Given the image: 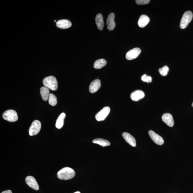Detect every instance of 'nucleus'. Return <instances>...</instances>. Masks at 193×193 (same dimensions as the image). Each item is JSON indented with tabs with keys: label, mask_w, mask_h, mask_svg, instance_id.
Masks as SVG:
<instances>
[{
	"label": "nucleus",
	"mask_w": 193,
	"mask_h": 193,
	"mask_svg": "<svg viewBox=\"0 0 193 193\" xmlns=\"http://www.w3.org/2000/svg\"><path fill=\"white\" fill-rule=\"evenodd\" d=\"M75 172L72 168L66 167L61 169L57 173V177L59 179L68 180L72 179L75 176Z\"/></svg>",
	"instance_id": "f257e3e1"
},
{
	"label": "nucleus",
	"mask_w": 193,
	"mask_h": 193,
	"mask_svg": "<svg viewBox=\"0 0 193 193\" xmlns=\"http://www.w3.org/2000/svg\"><path fill=\"white\" fill-rule=\"evenodd\" d=\"M44 86L52 91H55L58 88V82L54 76H50L44 78L43 81Z\"/></svg>",
	"instance_id": "f03ea898"
},
{
	"label": "nucleus",
	"mask_w": 193,
	"mask_h": 193,
	"mask_svg": "<svg viewBox=\"0 0 193 193\" xmlns=\"http://www.w3.org/2000/svg\"><path fill=\"white\" fill-rule=\"evenodd\" d=\"M193 18V14L190 11H186L183 15L180 23V28L184 29L187 27L188 24L191 21Z\"/></svg>",
	"instance_id": "7ed1b4c3"
},
{
	"label": "nucleus",
	"mask_w": 193,
	"mask_h": 193,
	"mask_svg": "<svg viewBox=\"0 0 193 193\" xmlns=\"http://www.w3.org/2000/svg\"><path fill=\"white\" fill-rule=\"evenodd\" d=\"M3 118L5 120L10 122H14L18 120L17 112L14 110H9L5 111L2 115Z\"/></svg>",
	"instance_id": "20e7f679"
},
{
	"label": "nucleus",
	"mask_w": 193,
	"mask_h": 193,
	"mask_svg": "<svg viewBox=\"0 0 193 193\" xmlns=\"http://www.w3.org/2000/svg\"><path fill=\"white\" fill-rule=\"evenodd\" d=\"M41 128V124L40 121L36 120L32 123L30 127L29 132L30 136L37 135L40 132Z\"/></svg>",
	"instance_id": "39448f33"
},
{
	"label": "nucleus",
	"mask_w": 193,
	"mask_h": 193,
	"mask_svg": "<svg viewBox=\"0 0 193 193\" xmlns=\"http://www.w3.org/2000/svg\"><path fill=\"white\" fill-rule=\"evenodd\" d=\"M110 112L109 107H105L96 114L95 118L98 121H102L105 120Z\"/></svg>",
	"instance_id": "423d86ee"
},
{
	"label": "nucleus",
	"mask_w": 193,
	"mask_h": 193,
	"mask_svg": "<svg viewBox=\"0 0 193 193\" xmlns=\"http://www.w3.org/2000/svg\"><path fill=\"white\" fill-rule=\"evenodd\" d=\"M141 53V49L139 48H135L132 49L127 52L126 57L128 60H132L137 58Z\"/></svg>",
	"instance_id": "0eeeda50"
},
{
	"label": "nucleus",
	"mask_w": 193,
	"mask_h": 193,
	"mask_svg": "<svg viewBox=\"0 0 193 193\" xmlns=\"http://www.w3.org/2000/svg\"><path fill=\"white\" fill-rule=\"evenodd\" d=\"M26 182L30 188L35 190H39V185L35 178L32 176H28L26 178Z\"/></svg>",
	"instance_id": "6e6552de"
},
{
	"label": "nucleus",
	"mask_w": 193,
	"mask_h": 193,
	"mask_svg": "<svg viewBox=\"0 0 193 193\" xmlns=\"http://www.w3.org/2000/svg\"><path fill=\"white\" fill-rule=\"evenodd\" d=\"M150 137L156 144L160 145H163L164 140L163 138L153 131L150 130L149 132Z\"/></svg>",
	"instance_id": "1a4fd4ad"
},
{
	"label": "nucleus",
	"mask_w": 193,
	"mask_h": 193,
	"mask_svg": "<svg viewBox=\"0 0 193 193\" xmlns=\"http://www.w3.org/2000/svg\"><path fill=\"white\" fill-rule=\"evenodd\" d=\"M115 15L114 13H111L109 15L107 20V25L109 31L113 30L115 27L116 24L114 22Z\"/></svg>",
	"instance_id": "9d476101"
},
{
	"label": "nucleus",
	"mask_w": 193,
	"mask_h": 193,
	"mask_svg": "<svg viewBox=\"0 0 193 193\" xmlns=\"http://www.w3.org/2000/svg\"><path fill=\"white\" fill-rule=\"evenodd\" d=\"M145 96L144 92L140 90H135L131 94V98L133 101H138Z\"/></svg>",
	"instance_id": "9b49d317"
},
{
	"label": "nucleus",
	"mask_w": 193,
	"mask_h": 193,
	"mask_svg": "<svg viewBox=\"0 0 193 193\" xmlns=\"http://www.w3.org/2000/svg\"><path fill=\"white\" fill-rule=\"evenodd\" d=\"M122 136L125 140L126 141L127 143L129 145L133 147L136 146V141L134 137L131 135L130 133L127 132H124L123 133Z\"/></svg>",
	"instance_id": "f8f14e48"
},
{
	"label": "nucleus",
	"mask_w": 193,
	"mask_h": 193,
	"mask_svg": "<svg viewBox=\"0 0 193 193\" xmlns=\"http://www.w3.org/2000/svg\"><path fill=\"white\" fill-rule=\"evenodd\" d=\"M101 86V83L99 79H96L92 81L90 84L89 91L91 93H93L97 91Z\"/></svg>",
	"instance_id": "ddd939ff"
},
{
	"label": "nucleus",
	"mask_w": 193,
	"mask_h": 193,
	"mask_svg": "<svg viewBox=\"0 0 193 193\" xmlns=\"http://www.w3.org/2000/svg\"><path fill=\"white\" fill-rule=\"evenodd\" d=\"M163 121L170 127H173L174 125V121L173 117L171 114L169 113L164 114L162 117Z\"/></svg>",
	"instance_id": "4468645a"
},
{
	"label": "nucleus",
	"mask_w": 193,
	"mask_h": 193,
	"mask_svg": "<svg viewBox=\"0 0 193 193\" xmlns=\"http://www.w3.org/2000/svg\"><path fill=\"white\" fill-rule=\"evenodd\" d=\"M56 26L59 28L66 29L71 27L72 26V23L68 20L61 19L57 22Z\"/></svg>",
	"instance_id": "2eb2a0df"
},
{
	"label": "nucleus",
	"mask_w": 193,
	"mask_h": 193,
	"mask_svg": "<svg viewBox=\"0 0 193 193\" xmlns=\"http://www.w3.org/2000/svg\"><path fill=\"white\" fill-rule=\"evenodd\" d=\"M149 18L147 16L141 15L138 20V25L141 28L144 27L149 23Z\"/></svg>",
	"instance_id": "dca6fc26"
},
{
	"label": "nucleus",
	"mask_w": 193,
	"mask_h": 193,
	"mask_svg": "<svg viewBox=\"0 0 193 193\" xmlns=\"http://www.w3.org/2000/svg\"><path fill=\"white\" fill-rule=\"evenodd\" d=\"M95 20L96 26L98 29L100 30L103 29L104 22L102 14L100 13L98 14L96 16Z\"/></svg>",
	"instance_id": "f3484780"
},
{
	"label": "nucleus",
	"mask_w": 193,
	"mask_h": 193,
	"mask_svg": "<svg viewBox=\"0 0 193 193\" xmlns=\"http://www.w3.org/2000/svg\"><path fill=\"white\" fill-rule=\"evenodd\" d=\"M40 93L44 101H46L48 100L50 94V89L46 87H43L40 88Z\"/></svg>",
	"instance_id": "a211bd4d"
},
{
	"label": "nucleus",
	"mask_w": 193,
	"mask_h": 193,
	"mask_svg": "<svg viewBox=\"0 0 193 193\" xmlns=\"http://www.w3.org/2000/svg\"><path fill=\"white\" fill-rule=\"evenodd\" d=\"M65 114L64 113H62L58 116L57 119L55 126L58 129H61L62 128L64 125V121L65 118Z\"/></svg>",
	"instance_id": "6ab92c4d"
},
{
	"label": "nucleus",
	"mask_w": 193,
	"mask_h": 193,
	"mask_svg": "<svg viewBox=\"0 0 193 193\" xmlns=\"http://www.w3.org/2000/svg\"><path fill=\"white\" fill-rule=\"evenodd\" d=\"M106 64L107 61L105 59H100L95 61L93 66L95 69H100L105 66Z\"/></svg>",
	"instance_id": "aec40b11"
},
{
	"label": "nucleus",
	"mask_w": 193,
	"mask_h": 193,
	"mask_svg": "<svg viewBox=\"0 0 193 193\" xmlns=\"http://www.w3.org/2000/svg\"><path fill=\"white\" fill-rule=\"evenodd\" d=\"M93 142L103 147L109 146L110 145L109 142L102 139L98 138L94 139L93 141Z\"/></svg>",
	"instance_id": "412c9836"
},
{
	"label": "nucleus",
	"mask_w": 193,
	"mask_h": 193,
	"mask_svg": "<svg viewBox=\"0 0 193 193\" xmlns=\"http://www.w3.org/2000/svg\"><path fill=\"white\" fill-rule=\"evenodd\" d=\"M49 104L51 106H55L57 103V98L54 94L50 93L48 98Z\"/></svg>",
	"instance_id": "4be33fe9"
},
{
	"label": "nucleus",
	"mask_w": 193,
	"mask_h": 193,
	"mask_svg": "<svg viewBox=\"0 0 193 193\" xmlns=\"http://www.w3.org/2000/svg\"><path fill=\"white\" fill-rule=\"evenodd\" d=\"M169 70V68L167 65H165L162 68H160L159 71L161 75L165 76L167 75Z\"/></svg>",
	"instance_id": "5701e85b"
},
{
	"label": "nucleus",
	"mask_w": 193,
	"mask_h": 193,
	"mask_svg": "<svg viewBox=\"0 0 193 193\" xmlns=\"http://www.w3.org/2000/svg\"><path fill=\"white\" fill-rule=\"evenodd\" d=\"M142 81L147 83L151 82L152 81V77L150 76L147 75L146 74L143 75L141 77Z\"/></svg>",
	"instance_id": "b1692460"
},
{
	"label": "nucleus",
	"mask_w": 193,
	"mask_h": 193,
	"mask_svg": "<svg viewBox=\"0 0 193 193\" xmlns=\"http://www.w3.org/2000/svg\"><path fill=\"white\" fill-rule=\"evenodd\" d=\"M149 0H136L135 1L136 3L138 5H145L149 4L150 2Z\"/></svg>",
	"instance_id": "393cba45"
},
{
	"label": "nucleus",
	"mask_w": 193,
	"mask_h": 193,
	"mask_svg": "<svg viewBox=\"0 0 193 193\" xmlns=\"http://www.w3.org/2000/svg\"><path fill=\"white\" fill-rule=\"evenodd\" d=\"M1 193H12V191L10 190H8L5 191H4L2 192Z\"/></svg>",
	"instance_id": "a878e982"
},
{
	"label": "nucleus",
	"mask_w": 193,
	"mask_h": 193,
	"mask_svg": "<svg viewBox=\"0 0 193 193\" xmlns=\"http://www.w3.org/2000/svg\"><path fill=\"white\" fill-rule=\"evenodd\" d=\"M81 193L79 191H77V192H75L74 193Z\"/></svg>",
	"instance_id": "bb28decb"
},
{
	"label": "nucleus",
	"mask_w": 193,
	"mask_h": 193,
	"mask_svg": "<svg viewBox=\"0 0 193 193\" xmlns=\"http://www.w3.org/2000/svg\"><path fill=\"white\" fill-rule=\"evenodd\" d=\"M192 107H193V103H192Z\"/></svg>",
	"instance_id": "cd10ccee"
}]
</instances>
